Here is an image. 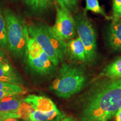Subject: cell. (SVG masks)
Masks as SVG:
<instances>
[{
  "label": "cell",
  "mask_w": 121,
  "mask_h": 121,
  "mask_svg": "<svg viewBox=\"0 0 121 121\" xmlns=\"http://www.w3.org/2000/svg\"><path fill=\"white\" fill-rule=\"evenodd\" d=\"M56 19L55 24L52 27L53 32L60 40L65 41L73 38L76 34L74 18L67 9L56 4Z\"/></svg>",
  "instance_id": "obj_7"
},
{
  "label": "cell",
  "mask_w": 121,
  "mask_h": 121,
  "mask_svg": "<svg viewBox=\"0 0 121 121\" xmlns=\"http://www.w3.org/2000/svg\"><path fill=\"white\" fill-rule=\"evenodd\" d=\"M101 75L112 80L121 78V57L108 65L103 70Z\"/></svg>",
  "instance_id": "obj_13"
},
{
  "label": "cell",
  "mask_w": 121,
  "mask_h": 121,
  "mask_svg": "<svg viewBox=\"0 0 121 121\" xmlns=\"http://www.w3.org/2000/svg\"><path fill=\"white\" fill-rule=\"evenodd\" d=\"M114 117L116 121H121V108L118 110Z\"/></svg>",
  "instance_id": "obj_24"
},
{
  "label": "cell",
  "mask_w": 121,
  "mask_h": 121,
  "mask_svg": "<svg viewBox=\"0 0 121 121\" xmlns=\"http://www.w3.org/2000/svg\"><path fill=\"white\" fill-rule=\"evenodd\" d=\"M60 121H76L73 117H65L64 119H62Z\"/></svg>",
  "instance_id": "obj_26"
},
{
  "label": "cell",
  "mask_w": 121,
  "mask_h": 121,
  "mask_svg": "<svg viewBox=\"0 0 121 121\" xmlns=\"http://www.w3.org/2000/svg\"><path fill=\"white\" fill-rule=\"evenodd\" d=\"M86 7L85 8L84 13H86L87 11H90L94 13L102 15L106 19H110V18L107 16L103 9L100 5L98 0H85Z\"/></svg>",
  "instance_id": "obj_16"
},
{
  "label": "cell",
  "mask_w": 121,
  "mask_h": 121,
  "mask_svg": "<svg viewBox=\"0 0 121 121\" xmlns=\"http://www.w3.org/2000/svg\"><path fill=\"white\" fill-rule=\"evenodd\" d=\"M0 90L11 91L19 94L24 93V90L19 85L0 81Z\"/></svg>",
  "instance_id": "obj_19"
},
{
  "label": "cell",
  "mask_w": 121,
  "mask_h": 121,
  "mask_svg": "<svg viewBox=\"0 0 121 121\" xmlns=\"http://www.w3.org/2000/svg\"><path fill=\"white\" fill-rule=\"evenodd\" d=\"M86 82L84 69L71 64H63L59 73L49 86L57 96L69 98L82 90Z\"/></svg>",
  "instance_id": "obj_2"
},
{
  "label": "cell",
  "mask_w": 121,
  "mask_h": 121,
  "mask_svg": "<svg viewBox=\"0 0 121 121\" xmlns=\"http://www.w3.org/2000/svg\"><path fill=\"white\" fill-rule=\"evenodd\" d=\"M76 30L86 51V62H94L97 57L96 34L93 24L87 19L86 13H78L74 18Z\"/></svg>",
  "instance_id": "obj_5"
},
{
  "label": "cell",
  "mask_w": 121,
  "mask_h": 121,
  "mask_svg": "<svg viewBox=\"0 0 121 121\" xmlns=\"http://www.w3.org/2000/svg\"><path fill=\"white\" fill-rule=\"evenodd\" d=\"M27 6L36 13H43L48 10L53 4V0H24Z\"/></svg>",
  "instance_id": "obj_14"
},
{
  "label": "cell",
  "mask_w": 121,
  "mask_h": 121,
  "mask_svg": "<svg viewBox=\"0 0 121 121\" xmlns=\"http://www.w3.org/2000/svg\"><path fill=\"white\" fill-rule=\"evenodd\" d=\"M25 53L29 66L37 73L47 75L53 71L54 65L40 45L28 34Z\"/></svg>",
  "instance_id": "obj_6"
},
{
  "label": "cell",
  "mask_w": 121,
  "mask_h": 121,
  "mask_svg": "<svg viewBox=\"0 0 121 121\" xmlns=\"http://www.w3.org/2000/svg\"><path fill=\"white\" fill-rule=\"evenodd\" d=\"M105 121V120H103V121Z\"/></svg>",
  "instance_id": "obj_28"
},
{
  "label": "cell",
  "mask_w": 121,
  "mask_h": 121,
  "mask_svg": "<svg viewBox=\"0 0 121 121\" xmlns=\"http://www.w3.org/2000/svg\"><path fill=\"white\" fill-rule=\"evenodd\" d=\"M10 65L9 60L6 56L4 51L0 48V66H5Z\"/></svg>",
  "instance_id": "obj_22"
},
{
  "label": "cell",
  "mask_w": 121,
  "mask_h": 121,
  "mask_svg": "<svg viewBox=\"0 0 121 121\" xmlns=\"http://www.w3.org/2000/svg\"><path fill=\"white\" fill-rule=\"evenodd\" d=\"M58 4L71 13L75 11L78 6V0H57Z\"/></svg>",
  "instance_id": "obj_20"
},
{
  "label": "cell",
  "mask_w": 121,
  "mask_h": 121,
  "mask_svg": "<svg viewBox=\"0 0 121 121\" xmlns=\"http://www.w3.org/2000/svg\"><path fill=\"white\" fill-rule=\"evenodd\" d=\"M22 101L32 105L35 110L42 112H48L57 109L52 100L44 96L30 95Z\"/></svg>",
  "instance_id": "obj_9"
},
{
  "label": "cell",
  "mask_w": 121,
  "mask_h": 121,
  "mask_svg": "<svg viewBox=\"0 0 121 121\" xmlns=\"http://www.w3.org/2000/svg\"><path fill=\"white\" fill-rule=\"evenodd\" d=\"M65 117L66 114L58 109L48 112L35 110L30 114L29 119L35 121H60Z\"/></svg>",
  "instance_id": "obj_11"
},
{
  "label": "cell",
  "mask_w": 121,
  "mask_h": 121,
  "mask_svg": "<svg viewBox=\"0 0 121 121\" xmlns=\"http://www.w3.org/2000/svg\"><path fill=\"white\" fill-rule=\"evenodd\" d=\"M7 45V36L6 26L4 13L0 6V47L6 48Z\"/></svg>",
  "instance_id": "obj_17"
},
{
  "label": "cell",
  "mask_w": 121,
  "mask_h": 121,
  "mask_svg": "<svg viewBox=\"0 0 121 121\" xmlns=\"http://www.w3.org/2000/svg\"><path fill=\"white\" fill-rule=\"evenodd\" d=\"M23 121H35L30 120V119H27V120H24Z\"/></svg>",
  "instance_id": "obj_27"
},
{
  "label": "cell",
  "mask_w": 121,
  "mask_h": 121,
  "mask_svg": "<svg viewBox=\"0 0 121 121\" xmlns=\"http://www.w3.org/2000/svg\"><path fill=\"white\" fill-rule=\"evenodd\" d=\"M18 95L17 94L14 93V92L11 91H7L0 90V100L4 98L7 97V96H15V95Z\"/></svg>",
  "instance_id": "obj_23"
},
{
  "label": "cell",
  "mask_w": 121,
  "mask_h": 121,
  "mask_svg": "<svg viewBox=\"0 0 121 121\" xmlns=\"http://www.w3.org/2000/svg\"><path fill=\"white\" fill-rule=\"evenodd\" d=\"M121 19V0H113V17Z\"/></svg>",
  "instance_id": "obj_21"
},
{
  "label": "cell",
  "mask_w": 121,
  "mask_h": 121,
  "mask_svg": "<svg viewBox=\"0 0 121 121\" xmlns=\"http://www.w3.org/2000/svg\"><path fill=\"white\" fill-rule=\"evenodd\" d=\"M0 121H20L17 118H4L0 117Z\"/></svg>",
  "instance_id": "obj_25"
},
{
  "label": "cell",
  "mask_w": 121,
  "mask_h": 121,
  "mask_svg": "<svg viewBox=\"0 0 121 121\" xmlns=\"http://www.w3.org/2000/svg\"><path fill=\"white\" fill-rule=\"evenodd\" d=\"M0 81L16 85L20 82L19 77L13 71L11 65L0 66Z\"/></svg>",
  "instance_id": "obj_15"
},
{
  "label": "cell",
  "mask_w": 121,
  "mask_h": 121,
  "mask_svg": "<svg viewBox=\"0 0 121 121\" xmlns=\"http://www.w3.org/2000/svg\"><path fill=\"white\" fill-rule=\"evenodd\" d=\"M4 13L9 49L14 56L22 57L26 51L28 27L22 19L10 9H6Z\"/></svg>",
  "instance_id": "obj_4"
},
{
  "label": "cell",
  "mask_w": 121,
  "mask_h": 121,
  "mask_svg": "<svg viewBox=\"0 0 121 121\" xmlns=\"http://www.w3.org/2000/svg\"><path fill=\"white\" fill-rule=\"evenodd\" d=\"M22 101L14 96H7L0 100V114L16 113Z\"/></svg>",
  "instance_id": "obj_12"
},
{
  "label": "cell",
  "mask_w": 121,
  "mask_h": 121,
  "mask_svg": "<svg viewBox=\"0 0 121 121\" xmlns=\"http://www.w3.org/2000/svg\"><path fill=\"white\" fill-rule=\"evenodd\" d=\"M35 109L32 105L22 101L17 111L16 112V113L18 115L19 118L27 120V119H29L30 114Z\"/></svg>",
  "instance_id": "obj_18"
},
{
  "label": "cell",
  "mask_w": 121,
  "mask_h": 121,
  "mask_svg": "<svg viewBox=\"0 0 121 121\" xmlns=\"http://www.w3.org/2000/svg\"><path fill=\"white\" fill-rule=\"evenodd\" d=\"M67 51L71 57L81 62H86L85 48L79 38L71 39L67 43Z\"/></svg>",
  "instance_id": "obj_10"
},
{
  "label": "cell",
  "mask_w": 121,
  "mask_h": 121,
  "mask_svg": "<svg viewBox=\"0 0 121 121\" xmlns=\"http://www.w3.org/2000/svg\"><path fill=\"white\" fill-rule=\"evenodd\" d=\"M29 36L40 45L48 56L54 66L64 60L67 53V43L53 32L52 28L47 25L37 24L28 27Z\"/></svg>",
  "instance_id": "obj_3"
},
{
  "label": "cell",
  "mask_w": 121,
  "mask_h": 121,
  "mask_svg": "<svg viewBox=\"0 0 121 121\" xmlns=\"http://www.w3.org/2000/svg\"><path fill=\"white\" fill-rule=\"evenodd\" d=\"M107 32L109 46L115 51H121V19L112 18Z\"/></svg>",
  "instance_id": "obj_8"
},
{
  "label": "cell",
  "mask_w": 121,
  "mask_h": 121,
  "mask_svg": "<svg viewBox=\"0 0 121 121\" xmlns=\"http://www.w3.org/2000/svg\"><path fill=\"white\" fill-rule=\"evenodd\" d=\"M121 108V78L109 79L96 85L83 107L82 121H102L114 117Z\"/></svg>",
  "instance_id": "obj_1"
}]
</instances>
